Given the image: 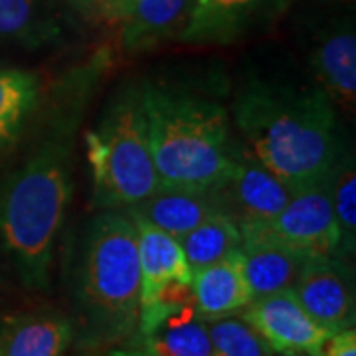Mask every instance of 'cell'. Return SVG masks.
<instances>
[{
	"mask_svg": "<svg viewBox=\"0 0 356 356\" xmlns=\"http://www.w3.org/2000/svg\"><path fill=\"white\" fill-rule=\"evenodd\" d=\"M38 103V77L18 67H0V153L16 143Z\"/></svg>",
	"mask_w": 356,
	"mask_h": 356,
	"instance_id": "cell-20",
	"label": "cell"
},
{
	"mask_svg": "<svg viewBox=\"0 0 356 356\" xmlns=\"http://www.w3.org/2000/svg\"><path fill=\"white\" fill-rule=\"evenodd\" d=\"M242 318L281 356H318L329 337V332L309 317L293 289L257 297L243 309Z\"/></svg>",
	"mask_w": 356,
	"mask_h": 356,
	"instance_id": "cell-7",
	"label": "cell"
},
{
	"mask_svg": "<svg viewBox=\"0 0 356 356\" xmlns=\"http://www.w3.org/2000/svg\"><path fill=\"white\" fill-rule=\"evenodd\" d=\"M131 216L149 222L154 228L163 229L168 236L180 240L204 220L226 214L224 202L218 191H166L161 188L145 202L129 208Z\"/></svg>",
	"mask_w": 356,
	"mask_h": 356,
	"instance_id": "cell-14",
	"label": "cell"
},
{
	"mask_svg": "<svg viewBox=\"0 0 356 356\" xmlns=\"http://www.w3.org/2000/svg\"><path fill=\"white\" fill-rule=\"evenodd\" d=\"M293 293L309 317L329 334L355 325V277L343 257L307 259Z\"/></svg>",
	"mask_w": 356,
	"mask_h": 356,
	"instance_id": "cell-8",
	"label": "cell"
},
{
	"mask_svg": "<svg viewBox=\"0 0 356 356\" xmlns=\"http://www.w3.org/2000/svg\"><path fill=\"white\" fill-rule=\"evenodd\" d=\"M93 202L103 210H129L161 191L147 139L140 88L123 89L86 133Z\"/></svg>",
	"mask_w": 356,
	"mask_h": 356,
	"instance_id": "cell-5",
	"label": "cell"
},
{
	"mask_svg": "<svg viewBox=\"0 0 356 356\" xmlns=\"http://www.w3.org/2000/svg\"><path fill=\"white\" fill-rule=\"evenodd\" d=\"M107 356H159V355H151V353H147V350H140V348H133V346H127V344H123V346H115L111 348Z\"/></svg>",
	"mask_w": 356,
	"mask_h": 356,
	"instance_id": "cell-26",
	"label": "cell"
},
{
	"mask_svg": "<svg viewBox=\"0 0 356 356\" xmlns=\"http://www.w3.org/2000/svg\"><path fill=\"white\" fill-rule=\"evenodd\" d=\"M74 325L58 313H30L0 325V356H65Z\"/></svg>",
	"mask_w": 356,
	"mask_h": 356,
	"instance_id": "cell-19",
	"label": "cell"
},
{
	"mask_svg": "<svg viewBox=\"0 0 356 356\" xmlns=\"http://www.w3.org/2000/svg\"><path fill=\"white\" fill-rule=\"evenodd\" d=\"M178 242L191 269L196 271L240 252L242 229L228 214H216L184 234Z\"/></svg>",
	"mask_w": 356,
	"mask_h": 356,
	"instance_id": "cell-21",
	"label": "cell"
},
{
	"mask_svg": "<svg viewBox=\"0 0 356 356\" xmlns=\"http://www.w3.org/2000/svg\"><path fill=\"white\" fill-rule=\"evenodd\" d=\"M70 117L0 184V245L30 289L50 283L54 252L72 200Z\"/></svg>",
	"mask_w": 356,
	"mask_h": 356,
	"instance_id": "cell-2",
	"label": "cell"
},
{
	"mask_svg": "<svg viewBox=\"0 0 356 356\" xmlns=\"http://www.w3.org/2000/svg\"><path fill=\"white\" fill-rule=\"evenodd\" d=\"M252 226L307 257H343L329 180L293 191L277 216Z\"/></svg>",
	"mask_w": 356,
	"mask_h": 356,
	"instance_id": "cell-6",
	"label": "cell"
},
{
	"mask_svg": "<svg viewBox=\"0 0 356 356\" xmlns=\"http://www.w3.org/2000/svg\"><path fill=\"white\" fill-rule=\"evenodd\" d=\"M60 36V0H0V46L38 50Z\"/></svg>",
	"mask_w": 356,
	"mask_h": 356,
	"instance_id": "cell-18",
	"label": "cell"
},
{
	"mask_svg": "<svg viewBox=\"0 0 356 356\" xmlns=\"http://www.w3.org/2000/svg\"><path fill=\"white\" fill-rule=\"evenodd\" d=\"M240 229L243 275L250 285L252 297L257 299L271 293L293 289L301 269L311 257L271 240L252 224H240Z\"/></svg>",
	"mask_w": 356,
	"mask_h": 356,
	"instance_id": "cell-12",
	"label": "cell"
},
{
	"mask_svg": "<svg viewBox=\"0 0 356 356\" xmlns=\"http://www.w3.org/2000/svg\"><path fill=\"white\" fill-rule=\"evenodd\" d=\"M70 2H72V6L76 8L77 13L86 14V16L97 10V0H70Z\"/></svg>",
	"mask_w": 356,
	"mask_h": 356,
	"instance_id": "cell-27",
	"label": "cell"
},
{
	"mask_svg": "<svg viewBox=\"0 0 356 356\" xmlns=\"http://www.w3.org/2000/svg\"><path fill=\"white\" fill-rule=\"evenodd\" d=\"M143 113L154 170L166 191H218L229 175L238 140L216 102L165 86H143Z\"/></svg>",
	"mask_w": 356,
	"mask_h": 356,
	"instance_id": "cell-3",
	"label": "cell"
},
{
	"mask_svg": "<svg viewBox=\"0 0 356 356\" xmlns=\"http://www.w3.org/2000/svg\"><path fill=\"white\" fill-rule=\"evenodd\" d=\"M234 123L243 147L293 191L329 180L341 156L334 103L321 88L245 86Z\"/></svg>",
	"mask_w": 356,
	"mask_h": 356,
	"instance_id": "cell-1",
	"label": "cell"
},
{
	"mask_svg": "<svg viewBox=\"0 0 356 356\" xmlns=\"http://www.w3.org/2000/svg\"><path fill=\"white\" fill-rule=\"evenodd\" d=\"M196 0H137L123 20V50H151L168 40H180L191 22Z\"/></svg>",
	"mask_w": 356,
	"mask_h": 356,
	"instance_id": "cell-16",
	"label": "cell"
},
{
	"mask_svg": "<svg viewBox=\"0 0 356 356\" xmlns=\"http://www.w3.org/2000/svg\"><path fill=\"white\" fill-rule=\"evenodd\" d=\"M212 356H273V350L242 317L208 323Z\"/></svg>",
	"mask_w": 356,
	"mask_h": 356,
	"instance_id": "cell-23",
	"label": "cell"
},
{
	"mask_svg": "<svg viewBox=\"0 0 356 356\" xmlns=\"http://www.w3.org/2000/svg\"><path fill=\"white\" fill-rule=\"evenodd\" d=\"M191 285L194 309L206 323L234 317L236 313H242L254 299L243 275L240 252L192 271Z\"/></svg>",
	"mask_w": 356,
	"mask_h": 356,
	"instance_id": "cell-13",
	"label": "cell"
},
{
	"mask_svg": "<svg viewBox=\"0 0 356 356\" xmlns=\"http://www.w3.org/2000/svg\"><path fill=\"white\" fill-rule=\"evenodd\" d=\"M137 0H97V8L111 22H123Z\"/></svg>",
	"mask_w": 356,
	"mask_h": 356,
	"instance_id": "cell-25",
	"label": "cell"
},
{
	"mask_svg": "<svg viewBox=\"0 0 356 356\" xmlns=\"http://www.w3.org/2000/svg\"><path fill=\"white\" fill-rule=\"evenodd\" d=\"M318 356H356L355 327L331 332L321 346Z\"/></svg>",
	"mask_w": 356,
	"mask_h": 356,
	"instance_id": "cell-24",
	"label": "cell"
},
{
	"mask_svg": "<svg viewBox=\"0 0 356 356\" xmlns=\"http://www.w3.org/2000/svg\"><path fill=\"white\" fill-rule=\"evenodd\" d=\"M311 65L318 86L332 103L355 107L356 36L353 24H343L325 32L311 51Z\"/></svg>",
	"mask_w": 356,
	"mask_h": 356,
	"instance_id": "cell-17",
	"label": "cell"
},
{
	"mask_svg": "<svg viewBox=\"0 0 356 356\" xmlns=\"http://www.w3.org/2000/svg\"><path fill=\"white\" fill-rule=\"evenodd\" d=\"M131 216V214H129ZM137 236L140 267V305H147L170 281L192 283V269L177 238L149 222L131 216Z\"/></svg>",
	"mask_w": 356,
	"mask_h": 356,
	"instance_id": "cell-15",
	"label": "cell"
},
{
	"mask_svg": "<svg viewBox=\"0 0 356 356\" xmlns=\"http://www.w3.org/2000/svg\"><path fill=\"white\" fill-rule=\"evenodd\" d=\"M329 186L341 238V255L348 257L356 245V170L353 154L341 153L329 178Z\"/></svg>",
	"mask_w": 356,
	"mask_h": 356,
	"instance_id": "cell-22",
	"label": "cell"
},
{
	"mask_svg": "<svg viewBox=\"0 0 356 356\" xmlns=\"http://www.w3.org/2000/svg\"><path fill=\"white\" fill-rule=\"evenodd\" d=\"M77 307L81 343L89 348L127 343L137 329L140 267L137 236L129 214L105 210L83 242Z\"/></svg>",
	"mask_w": 356,
	"mask_h": 356,
	"instance_id": "cell-4",
	"label": "cell"
},
{
	"mask_svg": "<svg viewBox=\"0 0 356 356\" xmlns=\"http://www.w3.org/2000/svg\"><path fill=\"white\" fill-rule=\"evenodd\" d=\"M293 356H313V355H293Z\"/></svg>",
	"mask_w": 356,
	"mask_h": 356,
	"instance_id": "cell-28",
	"label": "cell"
},
{
	"mask_svg": "<svg viewBox=\"0 0 356 356\" xmlns=\"http://www.w3.org/2000/svg\"><path fill=\"white\" fill-rule=\"evenodd\" d=\"M125 344L159 356H212L208 323L198 317L194 301L140 307L137 329Z\"/></svg>",
	"mask_w": 356,
	"mask_h": 356,
	"instance_id": "cell-10",
	"label": "cell"
},
{
	"mask_svg": "<svg viewBox=\"0 0 356 356\" xmlns=\"http://www.w3.org/2000/svg\"><path fill=\"white\" fill-rule=\"evenodd\" d=\"M218 194L228 216L238 224H254L277 216L289 202L293 188L238 140L229 175Z\"/></svg>",
	"mask_w": 356,
	"mask_h": 356,
	"instance_id": "cell-9",
	"label": "cell"
},
{
	"mask_svg": "<svg viewBox=\"0 0 356 356\" xmlns=\"http://www.w3.org/2000/svg\"><path fill=\"white\" fill-rule=\"evenodd\" d=\"M287 0H196L182 42L232 44L275 18Z\"/></svg>",
	"mask_w": 356,
	"mask_h": 356,
	"instance_id": "cell-11",
	"label": "cell"
}]
</instances>
